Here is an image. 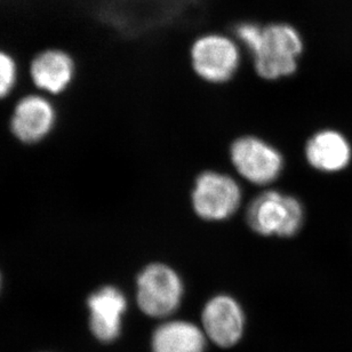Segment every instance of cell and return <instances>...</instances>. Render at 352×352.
I'll list each match as a JSON object with an SVG mask.
<instances>
[{
  "mask_svg": "<svg viewBox=\"0 0 352 352\" xmlns=\"http://www.w3.org/2000/svg\"><path fill=\"white\" fill-rule=\"evenodd\" d=\"M305 43L296 28L284 22L262 25L261 37L252 52L255 72L265 80L294 75Z\"/></svg>",
  "mask_w": 352,
  "mask_h": 352,
  "instance_id": "obj_1",
  "label": "cell"
},
{
  "mask_svg": "<svg viewBox=\"0 0 352 352\" xmlns=\"http://www.w3.org/2000/svg\"><path fill=\"white\" fill-rule=\"evenodd\" d=\"M246 217L256 234L289 238L305 223V207L296 197L270 190L252 201Z\"/></svg>",
  "mask_w": 352,
  "mask_h": 352,
  "instance_id": "obj_2",
  "label": "cell"
},
{
  "mask_svg": "<svg viewBox=\"0 0 352 352\" xmlns=\"http://www.w3.org/2000/svg\"><path fill=\"white\" fill-rule=\"evenodd\" d=\"M182 298V279L167 264H149L136 278V303L144 315L153 318L172 315Z\"/></svg>",
  "mask_w": 352,
  "mask_h": 352,
  "instance_id": "obj_3",
  "label": "cell"
},
{
  "mask_svg": "<svg viewBox=\"0 0 352 352\" xmlns=\"http://www.w3.org/2000/svg\"><path fill=\"white\" fill-rule=\"evenodd\" d=\"M196 75L210 84H224L232 79L241 65V50L226 34H203L197 38L190 51Z\"/></svg>",
  "mask_w": 352,
  "mask_h": 352,
  "instance_id": "obj_4",
  "label": "cell"
},
{
  "mask_svg": "<svg viewBox=\"0 0 352 352\" xmlns=\"http://www.w3.org/2000/svg\"><path fill=\"white\" fill-rule=\"evenodd\" d=\"M241 203V186L231 176L206 170L197 177L191 204L200 219L210 222L228 220L237 212Z\"/></svg>",
  "mask_w": 352,
  "mask_h": 352,
  "instance_id": "obj_5",
  "label": "cell"
},
{
  "mask_svg": "<svg viewBox=\"0 0 352 352\" xmlns=\"http://www.w3.org/2000/svg\"><path fill=\"white\" fill-rule=\"evenodd\" d=\"M86 318L91 339L100 344H111L120 338L129 302L122 289L104 285L86 298Z\"/></svg>",
  "mask_w": 352,
  "mask_h": 352,
  "instance_id": "obj_6",
  "label": "cell"
},
{
  "mask_svg": "<svg viewBox=\"0 0 352 352\" xmlns=\"http://www.w3.org/2000/svg\"><path fill=\"white\" fill-rule=\"evenodd\" d=\"M231 163L239 175L256 186H267L280 175L284 157L256 136H241L230 148Z\"/></svg>",
  "mask_w": 352,
  "mask_h": 352,
  "instance_id": "obj_7",
  "label": "cell"
},
{
  "mask_svg": "<svg viewBox=\"0 0 352 352\" xmlns=\"http://www.w3.org/2000/svg\"><path fill=\"white\" fill-rule=\"evenodd\" d=\"M77 75L78 63L70 52L47 47L32 56L25 76L39 91L60 95L74 84Z\"/></svg>",
  "mask_w": 352,
  "mask_h": 352,
  "instance_id": "obj_8",
  "label": "cell"
},
{
  "mask_svg": "<svg viewBox=\"0 0 352 352\" xmlns=\"http://www.w3.org/2000/svg\"><path fill=\"white\" fill-rule=\"evenodd\" d=\"M201 322L207 339L221 348H231L244 333V311L232 296L217 295L204 307Z\"/></svg>",
  "mask_w": 352,
  "mask_h": 352,
  "instance_id": "obj_9",
  "label": "cell"
},
{
  "mask_svg": "<svg viewBox=\"0 0 352 352\" xmlns=\"http://www.w3.org/2000/svg\"><path fill=\"white\" fill-rule=\"evenodd\" d=\"M56 115L51 102L43 95L30 94L21 98L10 119L14 136L27 144L41 142L52 132Z\"/></svg>",
  "mask_w": 352,
  "mask_h": 352,
  "instance_id": "obj_10",
  "label": "cell"
},
{
  "mask_svg": "<svg viewBox=\"0 0 352 352\" xmlns=\"http://www.w3.org/2000/svg\"><path fill=\"white\" fill-rule=\"evenodd\" d=\"M305 151L309 165L320 173H341L352 163L351 141L338 129L316 132L308 140Z\"/></svg>",
  "mask_w": 352,
  "mask_h": 352,
  "instance_id": "obj_11",
  "label": "cell"
},
{
  "mask_svg": "<svg viewBox=\"0 0 352 352\" xmlns=\"http://www.w3.org/2000/svg\"><path fill=\"white\" fill-rule=\"evenodd\" d=\"M206 336L192 322L173 320L158 326L153 334V352H204Z\"/></svg>",
  "mask_w": 352,
  "mask_h": 352,
  "instance_id": "obj_12",
  "label": "cell"
},
{
  "mask_svg": "<svg viewBox=\"0 0 352 352\" xmlns=\"http://www.w3.org/2000/svg\"><path fill=\"white\" fill-rule=\"evenodd\" d=\"M22 75L20 62L10 51L0 47V100L15 89Z\"/></svg>",
  "mask_w": 352,
  "mask_h": 352,
  "instance_id": "obj_13",
  "label": "cell"
},
{
  "mask_svg": "<svg viewBox=\"0 0 352 352\" xmlns=\"http://www.w3.org/2000/svg\"><path fill=\"white\" fill-rule=\"evenodd\" d=\"M1 293H3V276L0 274V296H1Z\"/></svg>",
  "mask_w": 352,
  "mask_h": 352,
  "instance_id": "obj_14",
  "label": "cell"
},
{
  "mask_svg": "<svg viewBox=\"0 0 352 352\" xmlns=\"http://www.w3.org/2000/svg\"><path fill=\"white\" fill-rule=\"evenodd\" d=\"M41 352H47V351H41Z\"/></svg>",
  "mask_w": 352,
  "mask_h": 352,
  "instance_id": "obj_15",
  "label": "cell"
}]
</instances>
